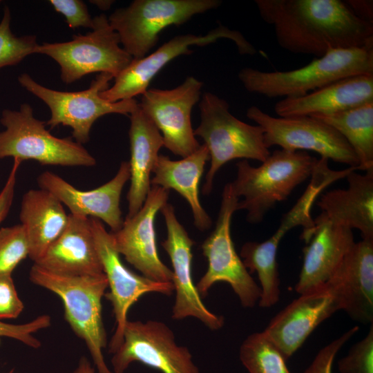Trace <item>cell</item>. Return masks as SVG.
I'll return each instance as SVG.
<instances>
[{
  "label": "cell",
  "mask_w": 373,
  "mask_h": 373,
  "mask_svg": "<svg viewBox=\"0 0 373 373\" xmlns=\"http://www.w3.org/2000/svg\"><path fill=\"white\" fill-rule=\"evenodd\" d=\"M254 2L278 45L290 52L321 57L331 50L373 46V23L358 17L345 1Z\"/></svg>",
  "instance_id": "cell-1"
},
{
  "label": "cell",
  "mask_w": 373,
  "mask_h": 373,
  "mask_svg": "<svg viewBox=\"0 0 373 373\" xmlns=\"http://www.w3.org/2000/svg\"><path fill=\"white\" fill-rule=\"evenodd\" d=\"M318 160L305 151L275 150L259 166L247 160L236 164L235 180L230 182L239 199L237 210L247 211V220L260 222L275 205L285 200L299 184L311 178Z\"/></svg>",
  "instance_id": "cell-2"
},
{
  "label": "cell",
  "mask_w": 373,
  "mask_h": 373,
  "mask_svg": "<svg viewBox=\"0 0 373 373\" xmlns=\"http://www.w3.org/2000/svg\"><path fill=\"white\" fill-rule=\"evenodd\" d=\"M373 74V46L335 49L306 66L288 71H262L244 68L238 75L249 93L269 98L307 95L339 79Z\"/></svg>",
  "instance_id": "cell-3"
},
{
  "label": "cell",
  "mask_w": 373,
  "mask_h": 373,
  "mask_svg": "<svg viewBox=\"0 0 373 373\" xmlns=\"http://www.w3.org/2000/svg\"><path fill=\"white\" fill-rule=\"evenodd\" d=\"M29 277L32 283L60 298L65 319L85 343L97 372L114 373L108 367L103 354L107 345L102 314V299L108 288L105 274L64 276L33 264Z\"/></svg>",
  "instance_id": "cell-4"
},
{
  "label": "cell",
  "mask_w": 373,
  "mask_h": 373,
  "mask_svg": "<svg viewBox=\"0 0 373 373\" xmlns=\"http://www.w3.org/2000/svg\"><path fill=\"white\" fill-rule=\"evenodd\" d=\"M199 107L201 120L193 133L204 140L209 153L211 164L202 188L208 195L216 173L227 162L236 159L262 162L271 153L265 146L262 128L233 116L224 99L205 92Z\"/></svg>",
  "instance_id": "cell-5"
},
{
  "label": "cell",
  "mask_w": 373,
  "mask_h": 373,
  "mask_svg": "<svg viewBox=\"0 0 373 373\" xmlns=\"http://www.w3.org/2000/svg\"><path fill=\"white\" fill-rule=\"evenodd\" d=\"M0 159L21 162L32 160L42 165L93 166L95 157L72 137L59 138L46 128V122L34 117L32 106L23 103L19 110L5 109L0 118Z\"/></svg>",
  "instance_id": "cell-6"
},
{
  "label": "cell",
  "mask_w": 373,
  "mask_h": 373,
  "mask_svg": "<svg viewBox=\"0 0 373 373\" xmlns=\"http://www.w3.org/2000/svg\"><path fill=\"white\" fill-rule=\"evenodd\" d=\"M113 79L108 73H98L87 89L73 92L45 87L27 73L21 74L18 82L48 106L50 117L46 125L51 128L59 125L70 127L73 137L83 144L89 141L91 128L100 117L112 113L131 114L138 106L135 98L110 102L100 96Z\"/></svg>",
  "instance_id": "cell-7"
},
{
  "label": "cell",
  "mask_w": 373,
  "mask_h": 373,
  "mask_svg": "<svg viewBox=\"0 0 373 373\" xmlns=\"http://www.w3.org/2000/svg\"><path fill=\"white\" fill-rule=\"evenodd\" d=\"M221 3L219 0H135L116 9L108 20L124 50L133 59H141L155 46L165 28L182 25Z\"/></svg>",
  "instance_id": "cell-8"
},
{
  "label": "cell",
  "mask_w": 373,
  "mask_h": 373,
  "mask_svg": "<svg viewBox=\"0 0 373 373\" xmlns=\"http://www.w3.org/2000/svg\"><path fill=\"white\" fill-rule=\"evenodd\" d=\"M93 23L92 30L85 35H73L68 41L44 43L37 50L59 64L66 84L94 73H108L115 78L133 60L120 46L119 36L106 15L95 17Z\"/></svg>",
  "instance_id": "cell-9"
},
{
  "label": "cell",
  "mask_w": 373,
  "mask_h": 373,
  "mask_svg": "<svg viewBox=\"0 0 373 373\" xmlns=\"http://www.w3.org/2000/svg\"><path fill=\"white\" fill-rule=\"evenodd\" d=\"M239 200L231 183H227L223 189L215 229L201 245L207 269L195 286L202 298L214 284L227 283L242 307L251 308L259 300L260 289L237 254L231 235V219L238 211Z\"/></svg>",
  "instance_id": "cell-10"
},
{
  "label": "cell",
  "mask_w": 373,
  "mask_h": 373,
  "mask_svg": "<svg viewBox=\"0 0 373 373\" xmlns=\"http://www.w3.org/2000/svg\"><path fill=\"white\" fill-rule=\"evenodd\" d=\"M247 117L264 132L267 148L311 151L321 157L358 169V159L345 138L332 126L311 116L274 117L256 106L248 108Z\"/></svg>",
  "instance_id": "cell-11"
},
{
  "label": "cell",
  "mask_w": 373,
  "mask_h": 373,
  "mask_svg": "<svg viewBox=\"0 0 373 373\" xmlns=\"http://www.w3.org/2000/svg\"><path fill=\"white\" fill-rule=\"evenodd\" d=\"M111 358L112 371L124 373L137 361L162 373H200L186 347L179 345L166 324L128 320L123 341Z\"/></svg>",
  "instance_id": "cell-12"
},
{
  "label": "cell",
  "mask_w": 373,
  "mask_h": 373,
  "mask_svg": "<svg viewBox=\"0 0 373 373\" xmlns=\"http://www.w3.org/2000/svg\"><path fill=\"white\" fill-rule=\"evenodd\" d=\"M223 38L233 41L240 54L252 55L256 52L255 48L239 31L222 25L204 35L186 34L175 36L147 56L133 59L114 78L113 85L102 91L99 95L110 102L134 99L137 95H142L148 89L153 78L164 66L180 55L192 52L190 46H202Z\"/></svg>",
  "instance_id": "cell-13"
},
{
  "label": "cell",
  "mask_w": 373,
  "mask_h": 373,
  "mask_svg": "<svg viewBox=\"0 0 373 373\" xmlns=\"http://www.w3.org/2000/svg\"><path fill=\"white\" fill-rule=\"evenodd\" d=\"M90 222L109 288L104 296L111 303L115 319V330L108 345V352L114 354L122 343L127 314L132 305L146 294L170 296L174 289L172 283L156 282L127 268L115 249L111 233L106 231L102 222L90 218Z\"/></svg>",
  "instance_id": "cell-14"
},
{
  "label": "cell",
  "mask_w": 373,
  "mask_h": 373,
  "mask_svg": "<svg viewBox=\"0 0 373 373\" xmlns=\"http://www.w3.org/2000/svg\"><path fill=\"white\" fill-rule=\"evenodd\" d=\"M202 87L200 80L189 76L173 89H147L138 103L161 132L164 146L182 157L200 146L193 133L191 114L200 99Z\"/></svg>",
  "instance_id": "cell-15"
},
{
  "label": "cell",
  "mask_w": 373,
  "mask_h": 373,
  "mask_svg": "<svg viewBox=\"0 0 373 373\" xmlns=\"http://www.w3.org/2000/svg\"><path fill=\"white\" fill-rule=\"evenodd\" d=\"M169 192L156 185L142 208L126 218L121 228L111 232L116 250L142 276L156 282L172 283V271L160 258L156 245L155 216L167 203Z\"/></svg>",
  "instance_id": "cell-16"
},
{
  "label": "cell",
  "mask_w": 373,
  "mask_h": 373,
  "mask_svg": "<svg viewBox=\"0 0 373 373\" xmlns=\"http://www.w3.org/2000/svg\"><path fill=\"white\" fill-rule=\"evenodd\" d=\"M166 227L167 236L162 242L169 255L173 270L172 284L175 293L172 318L193 317L211 330L220 329L224 323L222 316L211 312L204 304L193 283L192 248L194 241L179 222L174 207L166 203L160 210Z\"/></svg>",
  "instance_id": "cell-17"
},
{
  "label": "cell",
  "mask_w": 373,
  "mask_h": 373,
  "mask_svg": "<svg viewBox=\"0 0 373 373\" xmlns=\"http://www.w3.org/2000/svg\"><path fill=\"white\" fill-rule=\"evenodd\" d=\"M343 310L339 296L327 283L300 294L269 322L263 332L287 361L323 321Z\"/></svg>",
  "instance_id": "cell-18"
},
{
  "label": "cell",
  "mask_w": 373,
  "mask_h": 373,
  "mask_svg": "<svg viewBox=\"0 0 373 373\" xmlns=\"http://www.w3.org/2000/svg\"><path fill=\"white\" fill-rule=\"evenodd\" d=\"M129 178V163L122 162L111 180L92 190H79L50 171L41 173L37 178V183L40 189L52 194L66 206L70 214L98 219L106 223L111 232H115L124 222L120 198Z\"/></svg>",
  "instance_id": "cell-19"
},
{
  "label": "cell",
  "mask_w": 373,
  "mask_h": 373,
  "mask_svg": "<svg viewBox=\"0 0 373 373\" xmlns=\"http://www.w3.org/2000/svg\"><path fill=\"white\" fill-rule=\"evenodd\" d=\"M314 227L303 240V261L295 289L303 294L327 283L352 248V230L338 225L321 213Z\"/></svg>",
  "instance_id": "cell-20"
},
{
  "label": "cell",
  "mask_w": 373,
  "mask_h": 373,
  "mask_svg": "<svg viewBox=\"0 0 373 373\" xmlns=\"http://www.w3.org/2000/svg\"><path fill=\"white\" fill-rule=\"evenodd\" d=\"M34 264L64 276L104 274L90 218L69 213L64 231Z\"/></svg>",
  "instance_id": "cell-21"
},
{
  "label": "cell",
  "mask_w": 373,
  "mask_h": 373,
  "mask_svg": "<svg viewBox=\"0 0 373 373\" xmlns=\"http://www.w3.org/2000/svg\"><path fill=\"white\" fill-rule=\"evenodd\" d=\"M339 296L343 310L362 323L373 321V239L355 242L327 282Z\"/></svg>",
  "instance_id": "cell-22"
},
{
  "label": "cell",
  "mask_w": 373,
  "mask_h": 373,
  "mask_svg": "<svg viewBox=\"0 0 373 373\" xmlns=\"http://www.w3.org/2000/svg\"><path fill=\"white\" fill-rule=\"evenodd\" d=\"M373 102V74L332 82L307 95L283 98L274 106L278 117L328 115Z\"/></svg>",
  "instance_id": "cell-23"
},
{
  "label": "cell",
  "mask_w": 373,
  "mask_h": 373,
  "mask_svg": "<svg viewBox=\"0 0 373 373\" xmlns=\"http://www.w3.org/2000/svg\"><path fill=\"white\" fill-rule=\"evenodd\" d=\"M345 178L347 189L327 191L316 204L334 223L360 231L362 238L373 239V169L364 174L354 170Z\"/></svg>",
  "instance_id": "cell-24"
},
{
  "label": "cell",
  "mask_w": 373,
  "mask_h": 373,
  "mask_svg": "<svg viewBox=\"0 0 373 373\" xmlns=\"http://www.w3.org/2000/svg\"><path fill=\"white\" fill-rule=\"evenodd\" d=\"M130 187L127 194L128 214L133 216L143 206L151 184V174L164 146L160 132L139 104L130 114Z\"/></svg>",
  "instance_id": "cell-25"
},
{
  "label": "cell",
  "mask_w": 373,
  "mask_h": 373,
  "mask_svg": "<svg viewBox=\"0 0 373 373\" xmlns=\"http://www.w3.org/2000/svg\"><path fill=\"white\" fill-rule=\"evenodd\" d=\"M19 219L28 243V257L35 262L64 231L68 215L48 191L30 189L22 197Z\"/></svg>",
  "instance_id": "cell-26"
},
{
  "label": "cell",
  "mask_w": 373,
  "mask_h": 373,
  "mask_svg": "<svg viewBox=\"0 0 373 373\" xmlns=\"http://www.w3.org/2000/svg\"><path fill=\"white\" fill-rule=\"evenodd\" d=\"M209 153L204 144L191 155L180 160H172L168 156L159 155L153 171L151 185L166 190L173 189L189 203L196 228L202 231L211 226L212 221L200 204L199 185Z\"/></svg>",
  "instance_id": "cell-27"
},
{
  "label": "cell",
  "mask_w": 373,
  "mask_h": 373,
  "mask_svg": "<svg viewBox=\"0 0 373 373\" xmlns=\"http://www.w3.org/2000/svg\"><path fill=\"white\" fill-rule=\"evenodd\" d=\"M311 117L330 125L345 138L358 159L357 170L373 169V102L332 115Z\"/></svg>",
  "instance_id": "cell-28"
},
{
  "label": "cell",
  "mask_w": 373,
  "mask_h": 373,
  "mask_svg": "<svg viewBox=\"0 0 373 373\" xmlns=\"http://www.w3.org/2000/svg\"><path fill=\"white\" fill-rule=\"evenodd\" d=\"M284 236L276 232L263 242L250 241L241 247L240 256L249 271L256 272L260 284L259 306L270 307L280 298V278L277 263V251Z\"/></svg>",
  "instance_id": "cell-29"
},
{
  "label": "cell",
  "mask_w": 373,
  "mask_h": 373,
  "mask_svg": "<svg viewBox=\"0 0 373 373\" xmlns=\"http://www.w3.org/2000/svg\"><path fill=\"white\" fill-rule=\"evenodd\" d=\"M239 356L249 373H291L280 350L263 332L244 340Z\"/></svg>",
  "instance_id": "cell-30"
},
{
  "label": "cell",
  "mask_w": 373,
  "mask_h": 373,
  "mask_svg": "<svg viewBox=\"0 0 373 373\" xmlns=\"http://www.w3.org/2000/svg\"><path fill=\"white\" fill-rule=\"evenodd\" d=\"M11 14L6 7L0 21V68L21 62L27 56L37 53L39 46L37 36H16L10 28Z\"/></svg>",
  "instance_id": "cell-31"
},
{
  "label": "cell",
  "mask_w": 373,
  "mask_h": 373,
  "mask_svg": "<svg viewBox=\"0 0 373 373\" xmlns=\"http://www.w3.org/2000/svg\"><path fill=\"white\" fill-rule=\"evenodd\" d=\"M28 256V243L21 224L0 229V276L12 275Z\"/></svg>",
  "instance_id": "cell-32"
},
{
  "label": "cell",
  "mask_w": 373,
  "mask_h": 373,
  "mask_svg": "<svg viewBox=\"0 0 373 373\" xmlns=\"http://www.w3.org/2000/svg\"><path fill=\"white\" fill-rule=\"evenodd\" d=\"M341 373H373V325L362 340L355 343L338 363Z\"/></svg>",
  "instance_id": "cell-33"
},
{
  "label": "cell",
  "mask_w": 373,
  "mask_h": 373,
  "mask_svg": "<svg viewBox=\"0 0 373 373\" xmlns=\"http://www.w3.org/2000/svg\"><path fill=\"white\" fill-rule=\"evenodd\" d=\"M50 324V317L47 314L40 315L23 324H10L0 321V337L11 338L37 349L41 346V341L34 334L48 327Z\"/></svg>",
  "instance_id": "cell-34"
},
{
  "label": "cell",
  "mask_w": 373,
  "mask_h": 373,
  "mask_svg": "<svg viewBox=\"0 0 373 373\" xmlns=\"http://www.w3.org/2000/svg\"><path fill=\"white\" fill-rule=\"evenodd\" d=\"M55 10L61 14L71 28L84 27L92 29L93 18L91 17L87 6L81 0H50L48 1Z\"/></svg>",
  "instance_id": "cell-35"
},
{
  "label": "cell",
  "mask_w": 373,
  "mask_h": 373,
  "mask_svg": "<svg viewBox=\"0 0 373 373\" xmlns=\"http://www.w3.org/2000/svg\"><path fill=\"white\" fill-rule=\"evenodd\" d=\"M358 330L353 327L343 335L323 347L303 373H332V365L335 356L344 344Z\"/></svg>",
  "instance_id": "cell-36"
},
{
  "label": "cell",
  "mask_w": 373,
  "mask_h": 373,
  "mask_svg": "<svg viewBox=\"0 0 373 373\" xmlns=\"http://www.w3.org/2000/svg\"><path fill=\"white\" fill-rule=\"evenodd\" d=\"M23 308L12 275L0 276V319L15 318Z\"/></svg>",
  "instance_id": "cell-37"
},
{
  "label": "cell",
  "mask_w": 373,
  "mask_h": 373,
  "mask_svg": "<svg viewBox=\"0 0 373 373\" xmlns=\"http://www.w3.org/2000/svg\"><path fill=\"white\" fill-rule=\"evenodd\" d=\"M21 162L13 160V164L8 179L0 192V224L5 220L12 204L16 184L17 173Z\"/></svg>",
  "instance_id": "cell-38"
},
{
  "label": "cell",
  "mask_w": 373,
  "mask_h": 373,
  "mask_svg": "<svg viewBox=\"0 0 373 373\" xmlns=\"http://www.w3.org/2000/svg\"><path fill=\"white\" fill-rule=\"evenodd\" d=\"M345 1L358 17L373 23V1L372 0H347Z\"/></svg>",
  "instance_id": "cell-39"
},
{
  "label": "cell",
  "mask_w": 373,
  "mask_h": 373,
  "mask_svg": "<svg viewBox=\"0 0 373 373\" xmlns=\"http://www.w3.org/2000/svg\"><path fill=\"white\" fill-rule=\"evenodd\" d=\"M71 373H96L95 368L86 357H82L76 368Z\"/></svg>",
  "instance_id": "cell-40"
},
{
  "label": "cell",
  "mask_w": 373,
  "mask_h": 373,
  "mask_svg": "<svg viewBox=\"0 0 373 373\" xmlns=\"http://www.w3.org/2000/svg\"><path fill=\"white\" fill-rule=\"evenodd\" d=\"M89 1L102 10L110 9L114 2V1L112 0H92Z\"/></svg>",
  "instance_id": "cell-41"
},
{
  "label": "cell",
  "mask_w": 373,
  "mask_h": 373,
  "mask_svg": "<svg viewBox=\"0 0 373 373\" xmlns=\"http://www.w3.org/2000/svg\"><path fill=\"white\" fill-rule=\"evenodd\" d=\"M8 373H14V371H13V370H11V371L9 372Z\"/></svg>",
  "instance_id": "cell-42"
},
{
  "label": "cell",
  "mask_w": 373,
  "mask_h": 373,
  "mask_svg": "<svg viewBox=\"0 0 373 373\" xmlns=\"http://www.w3.org/2000/svg\"><path fill=\"white\" fill-rule=\"evenodd\" d=\"M0 3H1V1H0Z\"/></svg>",
  "instance_id": "cell-43"
}]
</instances>
